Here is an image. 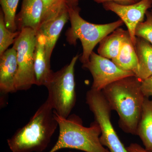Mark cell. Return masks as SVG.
Returning a JSON list of instances; mask_svg holds the SVG:
<instances>
[{"mask_svg":"<svg viewBox=\"0 0 152 152\" xmlns=\"http://www.w3.org/2000/svg\"><path fill=\"white\" fill-rule=\"evenodd\" d=\"M82 67L88 70L91 74L93 82L91 88L96 91H102L114 82L126 77L135 76L133 72L122 69L111 60L94 51L90 56L89 61L83 64Z\"/></svg>","mask_w":152,"mask_h":152,"instance_id":"ba28073f","label":"cell"},{"mask_svg":"<svg viewBox=\"0 0 152 152\" xmlns=\"http://www.w3.org/2000/svg\"><path fill=\"white\" fill-rule=\"evenodd\" d=\"M145 148L152 152V99L145 97L137 134Z\"/></svg>","mask_w":152,"mask_h":152,"instance_id":"2e32d148","label":"cell"},{"mask_svg":"<svg viewBox=\"0 0 152 152\" xmlns=\"http://www.w3.org/2000/svg\"><path fill=\"white\" fill-rule=\"evenodd\" d=\"M79 57L76 55L59 70H52L45 86L48 91L47 100L54 111L65 118L70 115L77 100L75 67Z\"/></svg>","mask_w":152,"mask_h":152,"instance_id":"5b68a950","label":"cell"},{"mask_svg":"<svg viewBox=\"0 0 152 152\" xmlns=\"http://www.w3.org/2000/svg\"><path fill=\"white\" fill-rule=\"evenodd\" d=\"M58 127L53 109L46 100L28 122L8 139V145L12 152L44 151Z\"/></svg>","mask_w":152,"mask_h":152,"instance_id":"7a4b0ae2","label":"cell"},{"mask_svg":"<svg viewBox=\"0 0 152 152\" xmlns=\"http://www.w3.org/2000/svg\"><path fill=\"white\" fill-rule=\"evenodd\" d=\"M80 10L78 6L69 7L71 27L67 30L65 35L66 40L69 45H75L78 39L81 42L83 52L79 58L83 65L89 61L90 56L98 44L124 23L121 19L104 24L92 23L81 17Z\"/></svg>","mask_w":152,"mask_h":152,"instance_id":"277c9868","label":"cell"},{"mask_svg":"<svg viewBox=\"0 0 152 152\" xmlns=\"http://www.w3.org/2000/svg\"><path fill=\"white\" fill-rule=\"evenodd\" d=\"M54 114L59 134L56 143L48 152H56L64 148L85 152H110L101 143L100 127L96 121L91 123L90 126L86 127L80 117L75 114L66 118L55 112Z\"/></svg>","mask_w":152,"mask_h":152,"instance_id":"3957f363","label":"cell"},{"mask_svg":"<svg viewBox=\"0 0 152 152\" xmlns=\"http://www.w3.org/2000/svg\"><path fill=\"white\" fill-rule=\"evenodd\" d=\"M128 152H151L146 150L145 148L138 144L133 143L126 148Z\"/></svg>","mask_w":152,"mask_h":152,"instance_id":"cb8c5ba5","label":"cell"},{"mask_svg":"<svg viewBox=\"0 0 152 152\" xmlns=\"http://www.w3.org/2000/svg\"><path fill=\"white\" fill-rule=\"evenodd\" d=\"M146 20L139 23L135 30L136 37L142 38L152 45V10L148 11Z\"/></svg>","mask_w":152,"mask_h":152,"instance_id":"44dd1931","label":"cell"},{"mask_svg":"<svg viewBox=\"0 0 152 152\" xmlns=\"http://www.w3.org/2000/svg\"><path fill=\"white\" fill-rule=\"evenodd\" d=\"M68 20L69 7L66 5L56 16L41 26L37 32L42 34L45 38L46 55L47 61L50 65L52 53L57 41Z\"/></svg>","mask_w":152,"mask_h":152,"instance_id":"30bf717a","label":"cell"},{"mask_svg":"<svg viewBox=\"0 0 152 152\" xmlns=\"http://www.w3.org/2000/svg\"><path fill=\"white\" fill-rule=\"evenodd\" d=\"M141 88L145 97H152V75L141 82Z\"/></svg>","mask_w":152,"mask_h":152,"instance_id":"7402d4cb","label":"cell"},{"mask_svg":"<svg viewBox=\"0 0 152 152\" xmlns=\"http://www.w3.org/2000/svg\"><path fill=\"white\" fill-rule=\"evenodd\" d=\"M112 61L122 69L133 72L137 75L138 61L135 45L129 34L126 38L118 56Z\"/></svg>","mask_w":152,"mask_h":152,"instance_id":"e0dca14e","label":"cell"},{"mask_svg":"<svg viewBox=\"0 0 152 152\" xmlns=\"http://www.w3.org/2000/svg\"><path fill=\"white\" fill-rule=\"evenodd\" d=\"M129 34L127 30L118 28L101 41L98 49V54L111 60L115 58Z\"/></svg>","mask_w":152,"mask_h":152,"instance_id":"5bb4252c","label":"cell"},{"mask_svg":"<svg viewBox=\"0 0 152 152\" xmlns=\"http://www.w3.org/2000/svg\"><path fill=\"white\" fill-rule=\"evenodd\" d=\"M37 32L24 28L16 39L13 46L17 51L18 69L15 82L17 91H26L35 85L34 55Z\"/></svg>","mask_w":152,"mask_h":152,"instance_id":"52a82bcc","label":"cell"},{"mask_svg":"<svg viewBox=\"0 0 152 152\" xmlns=\"http://www.w3.org/2000/svg\"><path fill=\"white\" fill-rule=\"evenodd\" d=\"M72 152V151H69V152Z\"/></svg>","mask_w":152,"mask_h":152,"instance_id":"484cf974","label":"cell"},{"mask_svg":"<svg viewBox=\"0 0 152 152\" xmlns=\"http://www.w3.org/2000/svg\"><path fill=\"white\" fill-rule=\"evenodd\" d=\"M98 4H103L104 3L113 2L118 4L121 5H129L140 2L141 0H93Z\"/></svg>","mask_w":152,"mask_h":152,"instance_id":"603a6c76","label":"cell"},{"mask_svg":"<svg viewBox=\"0 0 152 152\" xmlns=\"http://www.w3.org/2000/svg\"><path fill=\"white\" fill-rule=\"evenodd\" d=\"M80 0H65L66 4L69 7H75L78 6Z\"/></svg>","mask_w":152,"mask_h":152,"instance_id":"d4e9b609","label":"cell"},{"mask_svg":"<svg viewBox=\"0 0 152 152\" xmlns=\"http://www.w3.org/2000/svg\"><path fill=\"white\" fill-rule=\"evenodd\" d=\"M105 10L116 14L126 26L132 42L135 45V33L137 26L144 21L146 13L152 7V0H141L139 2L129 5H121L113 2L104 3Z\"/></svg>","mask_w":152,"mask_h":152,"instance_id":"9c48e42d","label":"cell"},{"mask_svg":"<svg viewBox=\"0 0 152 152\" xmlns=\"http://www.w3.org/2000/svg\"><path fill=\"white\" fill-rule=\"evenodd\" d=\"M141 81L135 76H129L106 87L102 92L112 110L119 118L120 127L124 132L136 135L145 97Z\"/></svg>","mask_w":152,"mask_h":152,"instance_id":"6da1fadb","label":"cell"},{"mask_svg":"<svg viewBox=\"0 0 152 152\" xmlns=\"http://www.w3.org/2000/svg\"><path fill=\"white\" fill-rule=\"evenodd\" d=\"M20 0H0L1 10L4 15L6 26L10 31H17L16 12Z\"/></svg>","mask_w":152,"mask_h":152,"instance_id":"ac0fdd59","label":"cell"},{"mask_svg":"<svg viewBox=\"0 0 152 152\" xmlns=\"http://www.w3.org/2000/svg\"><path fill=\"white\" fill-rule=\"evenodd\" d=\"M44 11L42 0H23L20 12L16 15L17 31L30 28L38 32Z\"/></svg>","mask_w":152,"mask_h":152,"instance_id":"7c38bea8","label":"cell"},{"mask_svg":"<svg viewBox=\"0 0 152 152\" xmlns=\"http://www.w3.org/2000/svg\"><path fill=\"white\" fill-rule=\"evenodd\" d=\"M86 103L100 127V141L110 152H128L112 124V110L102 92L91 88L86 94Z\"/></svg>","mask_w":152,"mask_h":152,"instance_id":"8992f818","label":"cell"},{"mask_svg":"<svg viewBox=\"0 0 152 152\" xmlns=\"http://www.w3.org/2000/svg\"><path fill=\"white\" fill-rule=\"evenodd\" d=\"M20 31L12 32L6 26L2 11H0V56L15 43Z\"/></svg>","mask_w":152,"mask_h":152,"instance_id":"d6986e66","label":"cell"},{"mask_svg":"<svg viewBox=\"0 0 152 152\" xmlns=\"http://www.w3.org/2000/svg\"><path fill=\"white\" fill-rule=\"evenodd\" d=\"M135 48L139 64L136 77L142 82L152 75V45L142 38L136 37Z\"/></svg>","mask_w":152,"mask_h":152,"instance_id":"9a60e30c","label":"cell"},{"mask_svg":"<svg viewBox=\"0 0 152 152\" xmlns=\"http://www.w3.org/2000/svg\"><path fill=\"white\" fill-rule=\"evenodd\" d=\"M44 11L41 26L52 19L59 14L66 4L65 0H42Z\"/></svg>","mask_w":152,"mask_h":152,"instance_id":"ffe728a7","label":"cell"},{"mask_svg":"<svg viewBox=\"0 0 152 152\" xmlns=\"http://www.w3.org/2000/svg\"><path fill=\"white\" fill-rule=\"evenodd\" d=\"M18 69L17 51L13 46L0 56V91L2 94L16 92L15 82Z\"/></svg>","mask_w":152,"mask_h":152,"instance_id":"8fae6325","label":"cell"},{"mask_svg":"<svg viewBox=\"0 0 152 152\" xmlns=\"http://www.w3.org/2000/svg\"><path fill=\"white\" fill-rule=\"evenodd\" d=\"M46 39L42 34L37 32L34 55V68L35 85L45 86L51 72L50 65L47 61L45 51Z\"/></svg>","mask_w":152,"mask_h":152,"instance_id":"4fadbf2b","label":"cell"}]
</instances>
